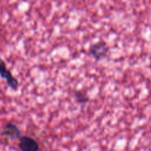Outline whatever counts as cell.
Returning a JSON list of instances; mask_svg holds the SVG:
<instances>
[{
    "label": "cell",
    "mask_w": 151,
    "mask_h": 151,
    "mask_svg": "<svg viewBox=\"0 0 151 151\" xmlns=\"http://www.w3.org/2000/svg\"><path fill=\"white\" fill-rule=\"evenodd\" d=\"M0 77L7 83V86L13 91H16L19 88V81L12 74L11 71L7 68L5 62L0 58Z\"/></svg>",
    "instance_id": "cell-1"
},
{
    "label": "cell",
    "mask_w": 151,
    "mask_h": 151,
    "mask_svg": "<svg viewBox=\"0 0 151 151\" xmlns=\"http://www.w3.org/2000/svg\"><path fill=\"white\" fill-rule=\"evenodd\" d=\"M109 53V47L103 41H98L91 44L88 49V54L97 61L103 60Z\"/></svg>",
    "instance_id": "cell-2"
},
{
    "label": "cell",
    "mask_w": 151,
    "mask_h": 151,
    "mask_svg": "<svg viewBox=\"0 0 151 151\" xmlns=\"http://www.w3.org/2000/svg\"><path fill=\"white\" fill-rule=\"evenodd\" d=\"M0 136L3 139L7 140L8 143V140L15 141L19 139L21 137V130L17 125L10 122L3 127L2 130L0 132Z\"/></svg>",
    "instance_id": "cell-3"
},
{
    "label": "cell",
    "mask_w": 151,
    "mask_h": 151,
    "mask_svg": "<svg viewBox=\"0 0 151 151\" xmlns=\"http://www.w3.org/2000/svg\"><path fill=\"white\" fill-rule=\"evenodd\" d=\"M18 147L22 151H38L40 146L35 139L28 136H22L19 139Z\"/></svg>",
    "instance_id": "cell-4"
},
{
    "label": "cell",
    "mask_w": 151,
    "mask_h": 151,
    "mask_svg": "<svg viewBox=\"0 0 151 151\" xmlns=\"http://www.w3.org/2000/svg\"><path fill=\"white\" fill-rule=\"evenodd\" d=\"M75 100L79 104H86L89 101V97L86 91L82 90H78L75 92Z\"/></svg>",
    "instance_id": "cell-5"
}]
</instances>
